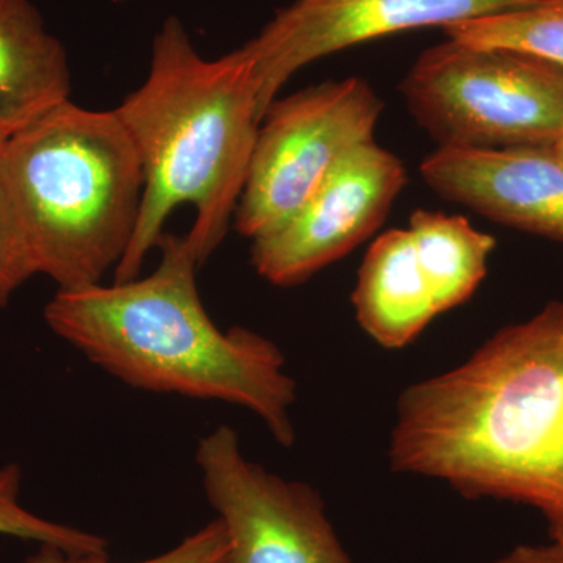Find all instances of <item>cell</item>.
<instances>
[{"instance_id": "6da1fadb", "label": "cell", "mask_w": 563, "mask_h": 563, "mask_svg": "<svg viewBox=\"0 0 563 563\" xmlns=\"http://www.w3.org/2000/svg\"><path fill=\"white\" fill-rule=\"evenodd\" d=\"M395 473L468 499L533 507L563 544V301L499 329L461 365L410 385L388 446Z\"/></svg>"}, {"instance_id": "7a4b0ae2", "label": "cell", "mask_w": 563, "mask_h": 563, "mask_svg": "<svg viewBox=\"0 0 563 563\" xmlns=\"http://www.w3.org/2000/svg\"><path fill=\"white\" fill-rule=\"evenodd\" d=\"M157 247L161 263L150 276L55 292L44 309L51 331L136 390L244 407L290 448L296 383L284 352L261 333L224 332L211 321L187 236L163 233Z\"/></svg>"}, {"instance_id": "3957f363", "label": "cell", "mask_w": 563, "mask_h": 563, "mask_svg": "<svg viewBox=\"0 0 563 563\" xmlns=\"http://www.w3.org/2000/svg\"><path fill=\"white\" fill-rule=\"evenodd\" d=\"M114 113L144 174L139 222L114 282L140 276L181 203L196 209L185 236L202 265L228 235L250 173L262 122L254 63L242 47L206 60L169 18L155 36L150 76Z\"/></svg>"}, {"instance_id": "277c9868", "label": "cell", "mask_w": 563, "mask_h": 563, "mask_svg": "<svg viewBox=\"0 0 563 563\" xmlns=\"http://www.w3.org/2000/svg\"><path fill=\"white\" fill-rule=\"evenodd\" d=\"M0 185L16 213L36 276L58 290L101 284L139 222L143 165L114 110L66 101L11 133Z\"/></svg>"}, {"instance_id": "5b68a950", "label": "cell", "mask_w": 563, "mask_h": 563, "mask_svg": "<svg viewBox=\"0 0 563 563\" xmlns=\"http://www.w3.org/2000/svg\"><path fill=\"white\" fill-rule=\"evenodd\" d=\"M399 91L439 147L554 146L563 136V66L525 52L448 40L421 52Z\"/></svg>"}, {"instance_id": "8992f818", "label": "cell", "mask_w": 563, "mask_h": 563, "mask_svg": "<svg viewBox=\"0 0 563 563\" xmlns=\"http://www.w3.org/2000/svg\"><path fill=\"white\" fill-rule=\"evenodd\" d=\"M383 110L361 77L274 99L263 114L233 217L236 231L254 240L287 221L350 152L374 141Z\"/></svg>"}, {"instance_id": "52a82bcc", "label": "cell", "mask_w": 563, "mask_h": 563, "mask_svg": "<svg viewBox=\"0 0 563 563\" xmlns=\"http://www.w3.org/2000/svg\"><path fill=\"white\" fill-rule=\"evenodd\" d=\"M196 463L228 537L225 563H355L320 493L247 461L231 426L199 440Z\"/></svg>"}, {"instance_id": "ba28073f", "label": "cell", "mask_w": 563, "mask_h": 563, "mask_svg": "<svg viewBox=\"0 0 563 563\" xmlns=\"http://www.w3.org/2000/svg\"><path fill=\"white\" fill-rule=\"evenodd\" d=\"M407 184L401 158L376 141L350 152L276 229L252 240L255 272L277 287L303 284L383 225Z\"/></svg>"}, {"instance_id": "9c48e42d", "label": "cell", "mask_w": 563, "mask_h": 563, "mask_svg": "<svg viewBox=\"0 0 563 563\" xmlns=\"http://www.w3.org/2000/svg\"><path fill=\"white\" fill-rule=\"evenodd\" d=\"M542 0H296L242 49L254 63L262 120L303 66L365 41L523 9Z\"/></svg>"}, {"instance_id": "30bf717a", "label": "cell", "mask_w": 563, "mask_h": 563, "mask_svg": "<svg viewBox=\"0 0 563 563\" xmlns=\"http://www.w3.org/2000/svg\"><path fill=\"white\" fill-rule=\"evenodd\" d=\"M420 174L446 201L563 244V158L553 146L439 147Z\"/></svg>"}, {"instance_id": "8fae6325", "label": "cell", "mask_w": 563, "mask_h": 563, "mask_svg": "<svg viewBox=\"0 0 563 563\" xmlns=\"http://www.w3.org/2000/svg\"><path fill=\"white\" fill-rule=\"evenodd\" d=\"M352 306L358 325L387 350H402L442 314L409 229H391L374 240Z\"/></svg>"}, {"instance_id": "7c38bea8", "label": "cell", "mask_w": 563, "mask_h": 563, "mask_svg": "<svg viewBox=\"0 0 563 563\" xmlns=\"http://www.w3.org/2000/svg\"><path fill=\"white\" fill-rule=\"evenodd\" d=\"M68 55L29 0H0V131L11 135L69 101Z\"/></svg>"}, {"instance_id": "4fadbf2b", "label": "cell", "mask_w": 563, "mask_h": 563, "mask_svg": "<svg viewBox=\"0 0 563 563\" xmlns=\"http://www.w3.org/2000/svg\"><path fill=\"white\" fill-rule=\"evenodd\" d=\"M418 257L440 313L468 301L483 284L496 247L490 233L477 231L461 214L415 210L409 220Z\"/></svg>"}, {"instance_id": "5bb4252c", "label": "cell", "mask_w": 563, "mask_h": 563, "mask_svg": "<svg viewBox=\"0 0 563 563\" xmlns=\"http://www.w3.org/2000/svg\"><path fill=\"white\" fill-rule=\"evenodd\" d=\"M443 31L459 43L525 52L563 66V0L455 22Z\"/></svg>"}, {"instance_id": "9a60e30c", "label": "cell", "mask_w": 563, "mask_h": 563, "mask_svg": "<svg viewBox=\"0 0 563 563\" xmlns=\"http://www.w3.org/2000/svg\"><path fill=\"white\" fill-rule=\"evenodd\" d=\"M22 470L18 463L0 466V536L52 544L69 554H109V542L98 533L57 523L25 509L21 503Z\"/></svg>"}, {"instance_id": "2e32d148", "label": "cell", "mask_w": 563, "mask_h": 563, "mask_svg": "<svg viewBox=\"0 0 563 563\" xmlns=\"http://www.w3.org/2000/svg\"><path fill=\"white\" fill-rule=\"evenodd\" d=\"M228 537L221 521L214 518L166 553L133 563H225ZM21 563H111L109 554H69L52 544H40L35 554Z\"/></svg>"}, {"instance_id": "e0dca14e", "label": "cell", "mask_w": 563, "mask_h": 563, "mask_svg": "<svg viewBox=\"0 0 563 563\" xmlns=\"http://www.w3.org/2000/svg\"><path fill=\"white\" fill-rule=\"evenodd\" d=\"M33 276L36 269L27 240L0 185V309L9 306L14 292Z\"/></svg>"}, {"instance_id": "ac0fdd59", "label": "cell", "mask_w": 563, "mask_h": 563, "mask_svg": "<svg viewBox=\"0 0 563 563\" xmlns=\"http://www.w3.org/2000/svg\"><path fill=\"white\" fill-rule=\"evenodd\" d=\"M490 563H563V544H520Z\"/></svg>"}, {"instance_id": "d6986e66", "label": "cell", "mask_w": 563, "mask_h": 563, "mask_svg": "<svg viewBox=\"0 0 563 563\" xmlns=\"http://www.w3.org/2000/svg\"><path fill=\"white\" fill-rule=\"evenodd\" d=\"M554 150L558 151V154L561 155L563 158V136L561 140L558 141V143L554 144Z\"/></svg>"}, {"instance_id": "ffe728a7", "label": "cell", "mask_w": 563, "mask_h": 563, "mask_svg": "<svg viewBox=\"0 0 563 563\" xmlns=\"http://www.w3.org/2000/svg\"><path fill=\"white\" fill-rule=\"evenodd\" d=\"M7 139H9V135H7L5 132L0 131V147H2V144L5 143Z\"/></svg>"}]
</instances>
